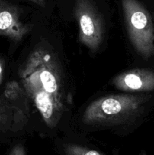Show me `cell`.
Returning <instances> with one entry per match:
<instances>
[{"label": "cell", "mask_w": 154, "mask_h": 155, "mask_svg": "<svg viewBox=\"0 0 154 155\" xmlns=\"http://www.w3.org/2000/svg\"><path fill=\"white\" fill-rule=\"evenodd\" d=\"M19 77L45 124L54 128L65 107L63 79L57 60L45 48H36L20 71Z\"/></svg>", "instance_id": "cell-1"}, {"label": "cell", "mask_w": 154, "mask_h": 155, "mask_svg": "<svg viewBox=\"0 0 154 155\" xmlns=\"http://www.w3.org/2000/svg\"><path fill=\"white\" fill-rule=\"evenodd\" d=\"M146 99L143 96L128 94L102 97L88 106L82 121L88 125L124 122L140 112Z\"/></svg>", "instance_id": "cell-2"}, {"label": "cell", "mask_w": 154, "mask_h": 155, "mask_svg": "<svg viewBox=\"0 0 154 155\" xmlns=\"http://www.w3.org/2000/svg\"><path fill=\"white\" fill-rule=\"evenodd\" d=\"M122 6L134 48L146 58L154 55V28L148 11L137 0H122Z\"/></svg>", "instance_id": "cell-3"}, {"label": "cell", "mask_w": 154, "mask_h": 155, "mask_svg": "<svg viewBox=\"0 0 154 155\" xmlns=\"http://www.w3.org/2000/svg\"><path fill=\"white\" fill-rule=\"evenodd\" d=\"M74 13L79 27V40L91 50L98 51L104 36L99 12L91 0H75Z\"/></svg>", "instance_id": "cell-4"}, {"label": "cell", "mask_w": 154, "mask_h": 155, "mask_svg": "<svg viewBox=\"0 0 154 155\" xmlns=\"http://www.w3.org/2000/svg\"><path fill=\"white\" fill-rule=\"evenodd\" d=\"M29 30V26L21 21L19 8L7 1L0 0V36L19 42Z\"/></svg>", "instance_id": "cell-5"}, {"label": "cell", "mask_w": 154, "mask_h": 155, "mask_svg": "<svg viewBox=\"0 0 154 155\" xmlns=\"http://www.w3.org/2000/svg\"><path fill=\"white\" fill-rule=\"evenodd\" d=\"M115 87L125 92L154 90V71L149 69H133L116 76L113 80Z\"/></svg>", "instance_id": "cell-6"}, {"label": "cell", "mask_w": 154, "mask_h": 155, "mask_svg": "<svg viewBox=\"0 0 154 155\" xmlns=\"http://www.w3.org/2000/svg\"><path fill=\"white\" fill-rule=\"evenodd\" d=\"M21 93V87L18 82L11 81L6 84L3 96L0 99V104H6L16 100Z\"/></svg>", "instance_id": "cell-7"}, {"label": "cell", "mask_w": 154, "mask_h": 155, "mask_svg": "<svg viewBox=\"0 0 154 155\" xmlns=\"http://www.w3.org/2000/svg\"><path fill=\"white\" fill-rule=\"evenodd\" d=\"M66 155H104L95 150L78 145H66L64 148Z\"/></svg>", "instance_id": "cell-8"}, {"label": "cell", "mask_w": 154, "mask_h": 155, "mask_svg": "<svg viewBox=\"0 0 154 155\" xmlns=\"http://www.w3.org/2000/svg\"><path fill=\"white\" fill-rule=\"evenodd\" d=\"M8 155H26L24 148L21 145H18L14 147Z\"/></svg>", "instance_id": "cell-9"}, {"label": "cell", "mask_w": 154, "mask_h": 155, "mask_svg": "<svg viewBox=\"0 0 154 155\" xmlns=\"http://www.w3.org/2000/svg\"><path fill=\"white\" fill-rule=\"evenodd\" d=\"M31 2L35 3L37 5L42 6V7H44L45 5V0H29Z\"/></svg>", "instance_id": "cell-10"}, {"label": "cell", "mask_w": 154, "mask_h": 155, "mask_svg": "<svg viewBox=\"0 0 154 155\" xmlns=\"http://www.w3.org/2000/svg\"><path fill=\"white\" fill-rule=\"evenodd\" d=\"M2 80H3V68H2V65L1 63H0V84L2 83Z\"/></svg>", "instance_id": "cell-11"}, {"label": "cell", "mask_w": 154, "mask_h": 155, "mask_svg": "<svg viewBox=\"0 0 154 155\" xmlns=\"http://www.w3.org/2000/svg\"><path fill=\"white\" fill-rule=\"evenodd\" d=\"M2 120V114L0 112V122H1V120Z\"/></svg>", "instance_id": "cell-12"}, {"label": "cell", "mask_w": 154, "mask_h": 155, "mask_svg": "<svg viewBox=\"0 0 154 155\" xmlns=\"http://www.w3.org/2000/svg\"><path fill=\"white\" fill-rule=\"evenodd\" d=\"M140 155H146V154H140Z\"/></svg>", "instance_id": "cell-13"}]
</instances>
